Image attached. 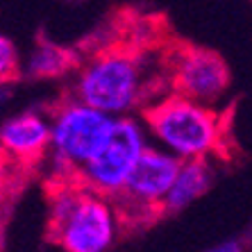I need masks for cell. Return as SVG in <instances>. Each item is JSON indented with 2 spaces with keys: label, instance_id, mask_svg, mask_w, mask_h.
<instances>
[{
  "label": "cell",
  "instance_id": "10",
  "mask_svg": "<svg viewBox=\"0 0 252 252\" xmlns=\"http://www.w3.org/2000/svg\"><path fill=\"white\" fill-rule=\"evenodd\" d=\"M73 59L66 50L53 43H39V46L28 55L25 62H21V70H25L28 77L34 80H50V77L64 75L70 68Z\"/></svg>",
  "mask_w": 252,
  "mask_h": 252
},
{
  "label": "cell",
  "instance_id": "12",
  "mask_svg": "<svg viewBox=\"0 0 252 252\" xmlns=\"http://www.w3.org/2000/svg\"><path fill=\"white\" fill-rule=\"evenodd\" d=\"M18 168H21V166L14 164L12 159L0 150V205H5L7 195L12 193L14 184H16V170Z\"/></svg>",
  "mask_w": 252,
  "mask_h": 252
},
{
  "label": "cell",
  "instance_id": "6",
  "mask_svg": "<svg viewBox=\"0 0 252 252\" xmlns=\"http://www.w3.org/2000/svg\"><path fill=\"white\" fill-rule=\"evenodd\" d=\"M180 168V159L159 146H148L136 159L127 182L116 200L129 216L146 218L148 214L164 211V200Z\"/></svg>",
  "mask_w": 252,
  "mask_h": 252
},
{
  "label": "cell",
  "instance_id": "3",
  "mask_svg": "<svg viewBox=\"0 0 252 252\" xmlns=\"http://www.w3.org/2000/svg\"><path fill=\"white\" fill-rule=\"evenodd\" d=\"M153 70L141 55L123 48L89 59L75 80V98L109 116H125L143 107L153 89Z\"/></svg>",
  "mask_w": 252,
  "mask_h": 252
},
{
  "label": "cell",
  "instance_id": "9",
  "mask_svg": "<svg viewBox=\"0 0 252 252\" xmlns=\"http://www.w3.org/2000/svg\"><path fill=\"white\" fill-rule=\"evenodd\" d=\"M211 166L207 159H184L164 200V211H180L207 193L211 187Z\"/></svg>",
  "mask_w": 252,
  "mask_h": 252
},
{
  "label": "cell",
  "instance_id": "7",
  "mask_svg": "<svg viewBox=\"0 0 252 252\" xmlns=\"http://www.w3.org/2000/svg\"><path fill=\"white\" fill-rule=\"evenodd\" d=\"M168 73L175 94L214 107L225 95L229 84V70L225 62L220 55L207 48H177L168 62Z\"/></svg>",
  "mask_w": 252,
  "mask_h": 252
},
{
  "label": "cell",
  "instance_id": "8",
  "mask_svg": "<svg viewBox=\"0 0 252 252\" xmlns=\"http://www.w3.org/2000/svg\"><path fill=\"white\" fill-rule=\"evenodd\" d=\"M50 148V118L41 112H23L0 125V150L18 166L36 164Z\"/></svg>",
  "mask_w": 252,
  "mask_h": 252
},
{
  "label": "cell",
  "instance_id": "13",
  "mask_svg": "<svg viewBox=\"0 0 252 252\" xmlns=\"http://www.w3.org/2000/svg\"><path fill=\"white\" fill-rule=\"evenodd\" d=\"M7 100H9V89H7V84H0V107L5 105Z\"/></svg>",
  "mask_w": 252,
  "mask_h": 252
},
{
  "label": "cell",
  "instance_id": "14",
  "mask_svg": "<svg viewBox=\"0 0 252 252\" xmlns=\"http://www.w3.org/2000/svg\"><path fill=\"white\" fill-rule=\"evenodd\" d=\"M239 243H227V246H218L216 248V250H220V252H223V250H239Z\"/></svg>",
  "mask_w": 252,
  "mask_h": 252
},
{
  "label": "cell",
  "instance_id": "4",
  "mask_svg": "<svg viewBox=\"0 0 252 252\" xmlns=\"http://www.w3.org/2000/svg\"><path fill=\"white\" fill-rule=\"evenodd\" d=\"M114 116L82 102L80 98L66 100L50 116V148L55 175L75 177L77 170L98 153L105 143Z\"/></svg>",
  "mask_w": 252,
  "mask_h": 252
},
{
  "label": "cell",
  "instance_id": "11",
  "mask_svg": "<svg viewBox=\"0 0 252 252\" xmlns=\"http://www.w3.org/2000/svg\"><path fill=\"white\" fill-rule=\"evenodd\" d=\"M21 73V57L9 36L0 34V84H9Z\"/></svg>",
  "mask_w": 252,
  "mask_h": 252
},
{
  "label": "cell",
  "instance_id": "2",
  "mask_svg": "<svg viewBox=\"0 0 252 252\" xmlns=\"http://www.w3.org/2000/svg\"><path fill=\"white\" fill-rule=\"evenodd\" d=\"M146 127L159 148L184 159H209L225 146V118L214 105L173 94L146 109Z\"/></svg>",
  "mask_w": 252,
  "mask_h": 252
},
{
  "label": "cell",
  "instance_id": "5",
  "mask_svg": "<svg viewBox=\"0 0 252 252\" xmlns=\"http://www.w3.org/2000/svg\"><path fill=\"white\" fill-rule=\"evenodd\" d=\"M150 146V132L132 114L114 116L112 129L98 153L77 170L75 180L95 193L116 200L141 153Z\"/></svg>",
  "mask_w": 252,
  "mask_h": 252
},
{
  "label": "cell",
  "instance_id": "1",
  "mask_svg": "<svg viewBox=\"0 0 252 252\" xmlns=\"http://www.w3.org/2000/svg\"><path fill=\"white\" fill-rule=\"evenodd\" d=\"M50 229L66 252H105L121 234V209L114 198L62 177L50 193Z\"/></svg>",
  "mask_w": 252,
  "mask_h": 252
}]
</instances>
